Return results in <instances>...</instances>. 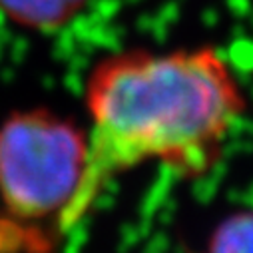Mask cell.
Masks as SVG:
<instances>
[{
	"mask_svg": "<svg viewBox=\"0 0 253 253\" xmlns=\"http://www.w3.org/2000/svg\"><path fill=\"white\" fill-rule=\"evenodd\" d=\"M84 104L88 164L60 237L86 219L114 177L142 164L204 175L219 160L245 96L219 52L202 46L110 54L90 70Z\"/></svg>",
	"mask_w": 253,
	"mask_h": 253,
	"instance_id": "6da1fadb",
	"label": "cell"
},
{
	"mask_svg": "<svg viewBox=\"0 0 253 253\" xmlns=\"http://www.w3.org/2000/svg\"><path fill=\"white\" fill-rule=\"evenodd\" d=\"M88 164V132L48 108L0 122V253L50 251L76 202Z\"/></svg>",
	"mask_w": 253,
	"mask_h": 253,
	"instance_id": "7a4b0ae2",
	"label": "cell"
},
{
	"mask_svg": "<svg viewBox=\"0 0 253 253\" xmlns=\"http://www.w3.org/2000/svg\"><path fill=\"white\" fill-rule=\"evenodd\" d=\"M90 0H0V14L18 28L54 32L70 24Z\"/></svg>",
	"mask_w": 253,
	"mask_h": 253,
	"instance_id": "3957f363",
	"label": "cell"
},
{
	"mask_svg": "<svg viewBox=\"0 0 253 253\" xmlns=\"http://www.w3.org/2000/svg\"><path fill=\"white\" fill-rule=\"evenodd\" d=\"M208 253H253V211L227 215L211 231Z\"/></svg>",
	"mask_w": 253,
	"mask_h": 253,
	"instance_id": "277c9868",
	"label": "cell"
}]
</instances>
